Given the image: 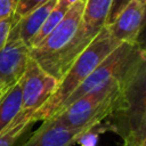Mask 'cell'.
<instances>
[{
  "instance_id": "obj_1",
  "label": "cell",
  "mask_w": 146,
  "mask_h": 146,
  "mask_svg": "<svg viewBox=\"0 0 146 146\" xmlns=\"http://www.w3.org/2000/svg\"><path fill=\"white\" fill-rule=\"evenodd\" d=\"M84 5L82 0L73 3L58 25L30 48V57L58 82L97 34L84 26Z\"/></svg>"
},
{
  "instance_id": "obj_2",
  "label": "cell",
  "mask_w": 146,
  "mask_h": 146,
  "mask_svg": "<svg viewBox=\"0 0 146 146\" xmlns=\"http://www.w3.org/2000/svg\"><path fill=\"white\" fill-rule=\"evenodd\" d=\"M119 44L104 25L63 75L52 96L32 114L33 122L52 117L63 102Z\"/></svg>"
},
{
  "instance_id": "obj_3",
  "label": "cell",
  "mask_w": 146,
  "mask_h": 146,
  "mask_svg": "<svg viewBox=\"0 0 146 146\" xmlns=\"http://www.w3.org/2000/svg\"><path fill=\"white\" fill-rule=\"evenodd\" d=\"M145 81L146 59L138 63L125 76L116 106L108 116L112 128L123 141L145 145Z\"/></svg>"
},
{
  "instance_id": "obj_4",
  "label": "cell",
  "mask_w": 146,
  "mask_h": 146,
  "mask_svg": "<svg viewBox=\"0 0 146 146\" xmlns=\"http://www.w3.org/2000/svg\"><path fill=\"white\" fill-rule=\"evenodd\" d=\"M129 72L124 76L115 79L107 84L91 90L82 97L78 98L72 104L54 115L52 119L67 128L82 131L99 125L102 121L107 119L115 108L123 88L124 79Z\"/></svg>"
},
{
  "instance_id": "obj_5",
  "label": "cell",
  "mask_w": 146,
  "mask_h": 146,
  "mask_svg": "<svg viewBox=\"0 0 146 146\" xmlns=\"http://www.w3.org/2000/svg\"><path fill=\"white\" fill-rule=\"evenodd\" d=\"M19 84L22 92V111H27L33 114L52 96L58 86V81L30 57L25 72L19 80Z\"/></svg>"
},
{
  "instance_id": "obj_6",
  "label": "cell",
  "mask_w": 146,
  "mask_h": 146,
  "mask_svg": "<svg viewBox=\"0 0 146 146\" xmlns=\"http://www.w3.org/2000/svg\"><path fill=\"white\" fill-rule=\"evenodd\" d=\"M146 2L131 0L129 1L116 17L106 24L110 34L119 43H138L139 35L144 25Z\"/></svg>"
},
{
  "instance_id": "obj_7",
  "label": "cell",
  "mask_w": 146,
  "mask_h": 146,
  "mask_svg": "<svg viewBox=\"0 0 146 146\" xmlns=\"http://www.w3.org/2000/svg\"><path fill=\"white\" fill-rule=\"evenodd\" d=\"M30 59V48L19 39L7 38L0 48V83L11 88L23 76Z\"/></svg>"
},
{
  "instance_id": "obj_8",
  "label": "cell",
  "mask_w": 146,
  "mask_h": 146,
  "mask_svg": "<svg viewBox=\"0 0 146 146\" xmlns=\"http://www.w3.org/2000/svg\"><path fill=\"white\" fill-rule=\"evenodd\" d=\"M84 131L67 128L50 117L42 120L41 125L22 146H72Z\"/></svg>"
},
{
  "instance_id": "obj_9",
  "label": "cell",
  "mask_w": 146,
  "mask_h": 146,
  "mask_svg": "<svg viewBox=\"0 0 146 146\" xmlns=\"http://www.w3.org/2000/svg\"><path fill=\"white\" fill-rule=\"evenodd\" d=\"M56 3L57 0H48L44 3L40 5L39 7L31 10L30 13H27L26 15L18 18L13 24L8 38L19 39L29 47L31 40L39 31L40 26L42 25L46 17L51 11V9L56 6Z\"/></svg>"
},
{
  "instance_id": "obj_10",
  "label": "cell",
  "mask_w": 146,
  "mask_h": 146,
  "mask_svg": "<svg viewBox=\"0 0 146 146\" xmlns=\"http://www.w3.org/2000/svg\"><path fill=\"white\" fill-rule=\"evenodd\" d=\"M22 111L19 81L9 88L0 99V131L8 127Z\"/></svg>"
},
{
  "instance_id": "obj_11",
  "label": "cell",
  "mask_w": 146,
  "mask_h": 146,
  "mask_svg": "<svg viewBox=\"0 0 146 146\" xmlns=\"http://www.w3.org/2000/svg\"><path fill=\"white\" fill-rule=\"evenodd\" d=\"M113 0H87L83 11L84 26L94 32L98 31L106 24L107 15L111 9Z\"/></svg>"
},
{
  "instance_id": "obj_12",
  "label": "cell",
  "mask_w": 146,
  "mask_h": 146,
  "mask_svg": "<svg viewBox=\"0 0 146 146\" xmlns=\"http://www.w3.org/2000/svg\"><path fill=\"white\" fill-rule=\"evenodd\" d=\"M35 122L32 120V113L21 111L15 120L0 131V146H15L19 137Z\"/></svg>"
},
{
  "instance_id": "obj_13",
  "label": "cell",
  "mask_w": 146,
  "mask_h": 146,
  "mask_svg": "<svg viewBox=\"0 0 146 146\" xmlns=\"http://www.w3.org/2000/svg\"><path fill=\"white\" fill-rule=\"evenodd\" d=\"M67 10H68V9H66V8H64L63 6L56 3V6L51 9V11L48 14V16L46 17L44 22H43L42 25L40 26L39 31L35 33V35H34L33 39L31 40L29 48H31V47L38 44L40 41H42V40L58 25V23L63 19V17L65 16V14H66Z\"/></svg>"
},
{
  "instance_id": "obj_14",
  "label": "cell",
  "mask_w": 146,
  "mask_h": 146,
  "mask_svg": "<svg viewBox=\"0 0 146 146\" xmlns=\"http://www.w3.org/2000/svg\"><path fill=\"white\" fill-rule=\"evenodd\" d=\"M46 1H48V0H15L16 6H15L14 15H13L14 23L22 16H24L27 13H30L31 10H33L34 8L44 3Z\"/></svg>"
},
{
  "instance_id": "obj_15",
  "label": "cell",
  "mask_w": 146,
  "mask_h": 146,
  "mask_svg": "<svg viewBox=\"0 0 146 146\" xmlns=\"http://www.w3.org/2000/svg\"><path fill=\"white\" fill-rule=\"evenodd\" d=\"M131 0H113L112 2V6H111V9L108 11V15H107V19H106V24H110L115 17L116 15L121 11V9ZM137 1H141V2H146V0H137ZM105 24V25H106Z\"/></svg>"
},
{
  "instance_id": "obj_16",
  "label": "cell",
  "mask_w": 146,
  "mask_h": 146,
  "mask_svg": "<svg viewBox=\"0 0 146 146\" xmlns=\"http://www.w3.org/2000/svg\"><path fill=\"white\" fill-rule=\"evenodd\" d=\"M15 0H0V21L13 16L15 11Z\"/></svg>"
},
{
  "instance_id": "obj_17",
  "label": "cell",
  "mask_w": 146,
  "mask_h": 146,
  "mask_svg": "<svg viewBox=\"0 0 146 146\" xmlns=\"http://www.w3.org/2000/svg\"><path fill=\"white\" fill-rule=\"evenodd\" d=\"M14 24V18L13 16L9 17V18H6L3 21H0V48L3 46V43L6 42L7 38H8V34H9V31L11 29Z\"/></svg>"
},
{
  "instance_id": "obj_18",
  "label": "cell",
  "mask_w": 146,
  "mask_h": 146,
  "mask_svg": "<svg viewBox=\"0 0 146 146\" xmlns=\"http://www.w3.org/2000/svg\"><path fill=\"white\" fill-rule=\"evenodd\" d=\"M76 1H79V0H57V3L63 6L66 9H70L73 6V3H75ZM82 1H87V0H82Z\"/></svg>"
},
{
  "instance_id": "obj_19",
  "label": "cell",
  "mask_w": 146,
  "mask_h": 146,
  "mask_svg": "<svg viewBox=\"0 0 146 146\" xmlns=\"http://www.w3.org/2000/svg\"><path fill=\"white\" fill-rule=\"evenodd\" d=\"M123 146H145V145L135 141H123Z\"/></svg>"
},
{
  "instance_id": "obj_20",
  "label": "cell",
  "mask_w": 146,
  "mask_h": 146,
  "mask_svg": "<svg viewBox=\"0 0 146 146\" xmlns=\"http://www.w3.org/2000/svg\"><path fill=\"white\" fill-rule=\"evenodd\" d=\"M9 88H7V87H5V86H2L1 83H0V99H1V97L6 94V91L8 90Z\"/></svg>"
}]
</instances>
